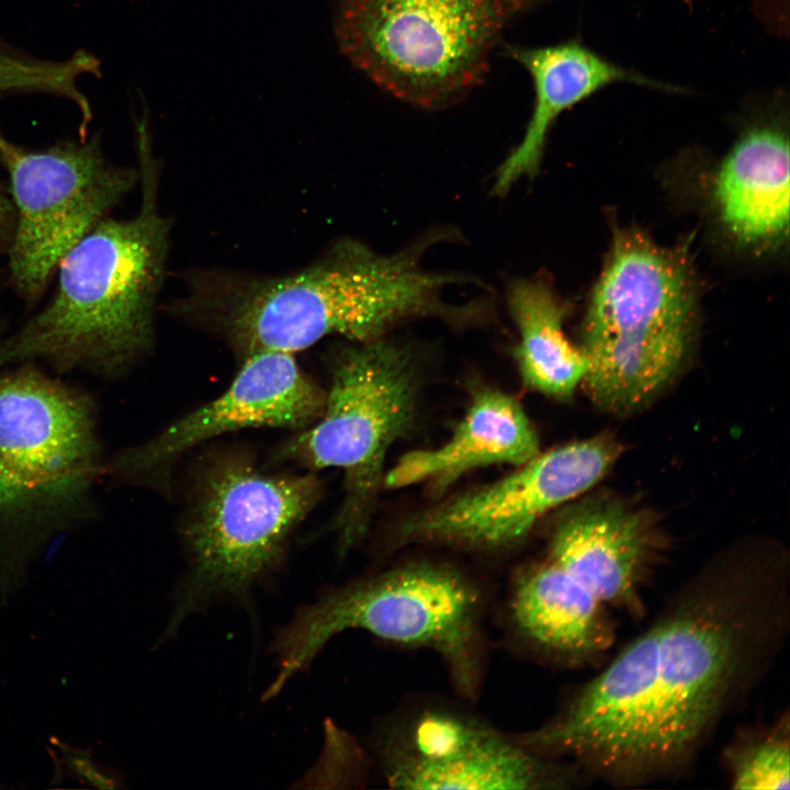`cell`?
Instances as JSON below:
<instances>
[{"mask_svg": "<svg viewBox=\"0 0 790 790\" xmlns=\"http://www.w3.org/2000/svg\"><path fill=\"white\" fill-rule=\"evenodd\" d=\"M102 473L90 395L33 362L0 376V606L56 537L90 518Z\"/></svg>", "mask_w": 790, "mask_h": 790, "instance_id": "cell-3", "label": "cell"}, {"mask_svg": "<svg viewBox=\"0 0 790 790\" xmlns=\"http://www.w3.org/2000/svg\"><path fill=\"white\" fill-rule=\"evenodd\" d=\"M14 225L13 206L8 188L0 183V263L5 262Z\"/></svg>", "mask_w": 790, "mask_h": 790, "instance_id": "cell-22", "label": "cell"}, {"mask_svg": "<svg viewBox=\"0 0 790 790\" xmlns=\"http://www.w3.org/2000/svg\"><path fill=\"white\" fill-rule=\"evenodd\" d=\"M721 758L733 789H789L788 714L771 724L737 730L724 746Z\"/></svg>", "mask_w": 790, "mask_h": 790, "instance_id": "cell-20", "label": "cell"}, {"mask_svg": "<svg viewBox=\"0 0 790 790\" xmlns=\"http://www.w3.org/2000/svg\"><path fill=\"white\" fill-rule=\"evenodd\" d=\"M142 204L129 217L105 216L64 255L52 297L4 336L0 363L43 361L59 373H123L153 341L170 225L158 207L157 167L146 122L136 123Z\"/></svg>", "mask_w": 790, "mask_h": 790, "instance_id": "cell-2", "label": "cell"}, {"mask_svg": "<svg viewBox=\"0 0 790 790\" xmlns=\"http://www.w3.org/2000/svg\"><path fill=\"white\" fill-rule=\"evenodd\" d=\"M509 312L519 331L515 350L526 387L558 400L569 399L588 372V359L564 332L567 307L541 279L510 284Z\"/></svg>", "mask_w": 790, "mask_h": 790, "instance_id": "cell-19", "label": "cell"}, {"mask_svg": "<svg viewBox=\"0 0 790 790\" xmlns=\"http://www.w3.org/2000/svg\"><path fill=\"white\" fill-rule=\"evenodd\" d=\"M504 53L529 74L533 104L520 143L497 170L493 191L499 195L522 177L535 173L560 115L606 87L629 82L664 92H687L681 87L623 68L578 38L545 46L505 44Z\"/></svg>", "mask_w": 790, "mask_h": 790, "instance_id": "cell-17", "label": "cell"}, {"mask_svg": "<svg viewBox=\"0 0 790 790\" xmlns=\"http://www.w3.org/2000/svg\"><path fill=\"white\" fill-rule=\"evenodd\" d=\"M3 338H4V335H3V331H2V328H1V325H0V348H1V345H2ZM0 366H1V363H0Z\"/></svg>", "mask_w": 790, "mask_h": 790, "instance_id": "cell-23", "label": "cell"}, {"mask_svg": "<svg viewBox=\"0 0 790 790\" xmlns=\"http://www.w3.org/2000/svg\"><path fill=\"white\" fill-rule=\"evenodd\" d=\"M501 618L518 651L562 669L600 664L617 637L610 609L545 556L511 574Z\"/></svg>", "mask_w": 790, "mask_h": 790, "instance_id": "cell-15", "label": "cell"}, {"mask_svg": "<svg viewBox=\"0 0 790 790\" xmlns=\"http://www.w3.org/2000/svg\"><path fill=\"white\" fill-rule=\"evenodd\" d=\"M490 589L462 567L437 560H410L326 589L300 607L274 635L278 673L268 700L337 634L365 631L380 641L433 652L456 693L474 702L487 662Z\"/></svg>", "mask_w": 790, "mask_h": 790, "instance_id": "cell-4", "label": "cell"}, {"mask_svg": "<svg viewBox=\"0 0 790 790\" xmlns=\"http://www.w3.org/2000/svg\"><path fill=\"white\" fill-rule=\"evenodd\" d=\"M664 546L640 512L614 500L594 499L560 515L544 556L609 609L637 620L645 616V591Z\"/></svg>", "mask_w": 790, "mask_h": 790, "instance_id": "cell-14", "label": "cell"}, {"mask_svg": "<svg viewBox=\"0 0 790 790\" xmlns=\"http://www.w3.org/2000/svg\"><path fill=\"white\" fill-rule=\"evenodd\" d=\"M418 392L415 362L403 347L384 338L357 343L338 354L320 416L278 450L279 459L307 469L343 472L335 521L341 557L366 533L386 455L411 428Z\"/></svg>", "mask_w": 790, "mask_h": 790, "instance_id": "cell-9", "label": "cell"}, {"mask_svg": "<svg viewBox=\"0 0 790 790\" xmlns=\"http://www.w3.org/2000/svg\"><path fill=\"white\" fill-rule=\"evenodd\" d=\"M695 320L686 256L641 232H617L582 326L592 402L617 415L648 405L681 369Z\"/></svg>", "mask_w": 790, "mask_h": 790, "instance_id": "cell-6", "label": "cell"}, {"mask_svg": "<svg viewBox=\"0 0 790 790\" xmlns=\"http://www.w3.org/2000/svg\"><path fill=\"white\" fill-rule=\"evenodd\" d=\"M755 100L752 117L722 160L713 202L730 237L751 249L780 245L789 230L787 94Z\"/></svg>", "mask_w": 790, "mask_h": 790, "instance_id": "cell-16", "label": "cell"}, {"mask_svg": "<svg viewBox=\"0 0 790 790\" xmlns=\"http://www.w3.org/2000/svg\"><path fill=\"white\" fill-rule=\"evenodd\" d=\"M342 54L377 88L425 110L478 86L507 27L548 0H330Z\"/></svg>", "mask_w": 790, "mask_h": 790, "instance_id": "cell-7", "label": "cell"}, {"mask_svg": "<svg viewBox=\"0 0 790 790\" xmlns=\"http://www.w3.org/2000/svg\"><path fill=\"white\" fill-rule=\"evenodd\" d=\"M50 743L58 752L49 751L54 763V777L52 783L63 781L69 777L78 782L87 783L99 789H114L122 787L116 774L99 765L93 755L92 746L78 748L68 745L53 736Z\"/></svg>", "mask_w": 790, "mask_h": 790, "instance_id": "cell-21", "label": "cell"}, {"mask_svg": "<svg viewBox=\"0 0 790 790\" xmlns=\"http://www.w3.org/2000/svg\"><path fill=\"white\" fill-rule=\"evenodd\" d=\"M324 404L325 392L293 353L255 352L245 357L224 393L150 439L119 451L104 462V473L124 482L153 483L200 443L248 428L300 430L320 416Z\"/></svg>", "mask_w": 790, "mask_h": 790, "instance_id": "cell-13", "label": "cell"}, {"mask_svg": "<svg viewBox=\"0 0 790 790\" xmlns=\"http://www.w3.org/2000/svg\"><path fill=\"white\" fill-rule=\"evenodd\" d=\"M535 428L521 404L499 390L476 392L452 436L432 449L404 454L384 475L383 486L418 484L439 495L464 474L485 466H519L540 452Z\"/></svg>", "mask_w": 790, "mask_h": 790, "instance_id": "cell-18", "label": "cell"}, {"mask_svg": "<svg viewBox=\"0 0 790 790\" xmlns=\"http://www.w3.org/2000/svg\"><path fill=\"white\" fill-rule=\"evenodd\" d=\"M390 788L406 790H565L585 778L543 756L462 703L407 702L382 720L372 741Z\"/></svg>", "mask_w": 790, "mask_h": 790, "instance_id": "cell-11", "label": "cell"}, {"mask_svg": "<svg viewBox=\"0 0 790 790\" xmlns=\"http://www.w3.org/2000/svg\"><path fill=\"white\" fill-rule=\"evenodd\" d=\"M789 629L781 552L722 554L549 719L516 735L586 781L641 787L682 778L767 676Z\"/></svg>", "mask_w": 790, "mask_h": 790, "instance_id": "cell-1", "label": "cell"}, {"mask_svg": "<svg viewBox=\"0 0 790 790\" xmlns=\"http://www.w3.org/2000/svg\"><path fill=\"white\" fill-rule=\"evenodd\" d=\"M0 167L14 215L9 283L33 305L64 255L129 193L139 173L110 162L98 133L32 149L11 140L1 125Z\"/></svg>", "mask_w": 790, "mask_h": 790, "instance_id": "cell-10", "label": "cell"}, {"mask_svg": "<svg viewBox=\"0 0 790 790\" xmlns=\"http://www.w3.org/2000/svg\"><path fill=\"white\" fill-rule=\"evenodd\" d=\"M619 454V444L607 435L540 451L497 481L404 518L390 544L509 551L523 543L546 514L603 478Z\"/></svg>", "mask_w": 790, "mask_h": 790, "instance_id": "cell-12", "label": "cell"}, {"mask_svg": "<svg viewBox=\"0 0 790 790\" xmlns=\"http://www.w3.org/2000/svg\"><path fill=\"white\" fill-rule=\"evenodd\" d=\"M420 255H379L359 241H340L297 272L241 284L223 312L225 327L247 357L294 354L331 335L365 343L415 317L465 318L460 312L466 309L442 296L463 280L426 270Z\"/></svg>", "mask_w": 790, "mask_h": 790, "instance_id": "cell-5", "label": "cell"}, {"mask_svg": "<svg viewBox=\"0 0 790 790\" xmlns=\"http://www.w3.org/2000/svg\"><path fill=\"white\" fill-rule=\"evenodd\" d=\"M320 492L313 474L266 473L245 456H225L206 469L183 524L190 568L170 627L211 602L245 601L276 568Z\"/></svg>", "mask_w": 790, "mask_h": 790, "instance_id": "cell-8", "label": "cell"}]
</instances>
